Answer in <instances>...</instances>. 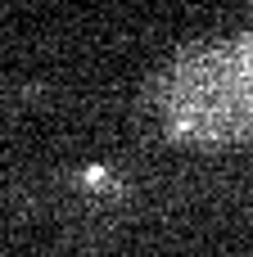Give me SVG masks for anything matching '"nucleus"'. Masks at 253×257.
I'll return each instance as SVG.
<instances>
[{
  "instance_id": "obj_1",
  "label": "nucleus",
  "mask_w": 253,
  "mask_h": 257,
  "mask_svg": "<svg viewBox=\"0 0 253 257\" xmlns=\"http://www.w3.org/2000/svg\"><path fill=\"white\" fill-rule=\"evenodd\" d=\"M158 113L172 136L226 145L253 131V32L186 50L158 81Z\"/></svg>"
}]
</instances>
